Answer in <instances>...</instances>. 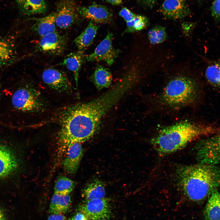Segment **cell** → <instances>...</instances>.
Listing matches in <instances>:
<instances>
[{
  "label": "cell",
  "instance_id": "obj_1",
  "mask_svg": "<svg viewBox=\"0 0 220 220\" xmlns=\"http://www.w3.org/2000/svg\"><path fill=\"white\" fill-rule=\"evenodd\" d=\"M137 84L134 76L126 72L119 81L102 95L69 107L64 120L68 134L81 142L91 138L98 131L106 115Z\"/></svg>",
  "mask_w": 220,
  "mask_h": 220
},
{
  "label": "cell",
  "instance_id": "obj_2",
  "mask_svg": "<svg viewBox=\"0 0 220 220\" xmlns=\"http://www.w3.org/2000/svg\"><path fill=\"white\" fill-rule=\"evenodd\" d=\"M176 177L184 195L193 201L204 200L220 186V169L213 165L181 166L176 171Z\"/></svg>",
  "mask_w": 220,
  "mask_h": 220
},
{
  "label": "cell",
  "instance_id": "obj_3",
  "mask_svg": "<svg viewBox=\"0 0 220 220\" xmlns=\"http://www.w3.org/2000/svg\"><path fill=\"white\" fill-rule=\"evenodd\" d=\"M218 130L212 126L183 122L161 129L151 142L158 154L164 156L183 148L200 137L215 134Z\"/></svg>",
  "mask_w": 220,
  "mask_h": 220
},
{
  "label": "cell",
  "instance_id": "obj_4",
  "mask_svg": "<svg viewBox=\"0 0 220 220\" xmlns=\"http://www.w3.org/2000/svg\"><path fill=\"white\" fill-rule=\"evenodd\" d=\"M160 93L159 103L166 108L177 110L196 102L199 92L198 82L188 68L173 70Z\"/></svg>",
  "mask_w": 220,
  "mask_h": 220
},
{
  "label": "cell",
  "instance_id": "obj_5",
  "mask_svg": "<svg viewBox=\"0 0 220 220\" xmlns=\"http://www.w3.org/2000/svg\"><path fill=\"white\" fill-rule=\"evenodd\" d=\"M13 106L16 109L26 112H36L44 110L45 103L40 93L29 84L19 88L12 98Z\"/></svg>",
  "mask_w": 220,
  "mask_h": 220
},
{
  "label": "cell",
  "instance_id": "obj_6",
  "mask_svg": "<svg viewBox=\"0 0 220 220\" xmlns=\"http://www.w3.org/2000/svg\"><path fill=\"white\" fill-rule=\"evenodd\" d=\"M79 210L90 220H110L111 216L110 200L105 197L85 200Z\"/></svg>",
  "mask_w": 220,
  "mask_h": 220
},
{
  "label": "cell",
  "instance_id": "obj_7",
  "mask_svg": "<svg viewBox=\"0 0 220 220\" xmlns=\"http://www.w3.org/2000/svg\"><path fill=\"white\" fill-rule=\"evenodd\" d=\"M67 43V37L56 31L41 38L35 50L37 52L47 55L59 56L65 50Z\"/></svg>",
  "mask_w": 220,
  "mask_h": 220
},
{
  "label": "cell",
  "instance_id": "obj_8",
  "mask_svg": "<svg viewBox=\"0 0 220 220\" xmlns=\"http://www.w3.org/2000/svg\"><path fill=\"white\" fill-rule=\"evenodd\" d=\"M77 7L75 0H59L56 5V25L66 29L78 22Z\"/></svg>",
  "mask_w": 220,
  "mask_h": 220
},
{
  "label": "cell",
  "instance_id": "obj_9",
  "mask_svg": "<svg viewBox=\"0 0 220 220\" xmlns=\"http://www.w3.org/2000/svg\"><path fill=\"white\" fill-rule=\"evenodd\" d=\"M197 157L200 163L213 165L220 163V133L198 145Z\"/></svg>",
  "mask_w": 220,
  "mask_h": 220
},
{
  "label": "cell",
  "instance_id": "obj_10",
  "mask_svg": "<svg viewBox=\"0 0 220 220\" xmlns=\"http://www.w3.org/2000/svg\"><path fill=\"white\" fill-rule=\"evenodd\" d=\"M113 34L109 32L92 53L86 56L87 61H103L109 65H112L121 52L115 49L112 45Z\"/></svg>",
  "mask_w": 220,
  "mask_h": 220
},
{
  "label": "cell",
  "instance_id": "obj_11",
  "mask_svg": "<svg viewBox=\"0 0 220 220\" xmlns=\"http://www.w3.org/2000/svg\"><path fill=\"white\" fill-rule=\"evenodd\" d=\"M42 77L46 84L57 91L68 93L72 90L67 76L61 70L54 68L46 69L42 72Z\"/></svg>",
  "mask_w": 220,
  "mask_h": 220
},
{
  "label": "cell",
  "instance_id": "obj_12",
  "mask_svg": "<svg viewBox=\"0 0 220 220\" xmlns=\"http://www.w3.org/2000/svg\"><path fill=\"white\" fill-rule=\"evenodd\" d=\"M77 11L82 17L96 24H105L112 20L113 14L106 6L96 3L87 6L77 7Z\"/></svg>",
  "mask_w": 220,
  "mask_h": 220
},
{
  "label": "cell",
  "instance_id": "obj_13",
  "mask_svg": "<svg viewBox=\"0 0 220 220\" xmlns=\"http://www.w3.org/2000/svg\"><path fill=\"white\" fill-rule=\"evenodd\" d=\"M12 38L0 35V69L9 66L19 59L15 42Z\"/></svg>",
  "mask_w": 220,
  "mask_h": 220
},
{
  "label": "cell",
  "instance_id": "obj_14",
  "mask_svg": "<svg viewBox=\"0 0 220 220\" xmlns=\"http://www.w3.org/2000/svg\"><path fill=\"white\" fill-rule=\"evenodd\" d=\"M160 11L166 17L174 20L183 18L190 13L185 1L181 0H164Z\"/></svg>",
  "mask_w": 220,
  "mask_h": 220
},
{
  "label": "cell",
  "instance_id": "obj_15",
  "mask_svg": "<svg viewBox=\"0 0 220 220\" xmlns=\"http://www.w3.org/2000/svg\"><path fill=\"white\" fill-rule=\"evenodd\" d=\"M18 161L9 148L0 145V179L9 175L18 166Z\"/></svg>",
  "mask_w": 220,
  "mask_h": 220
},
{
  "label": "cell",
  "instance_id": "obj_16",
  "mask_svg": "<svg viewBox=\"0 0 220 220\" xmlns=\"http://www.w3.org/2000/svg\"><path fill=\"white\" fill-rule=\"evenodd\" d=\"M67 156L64 159L63 166L64 170L68 173L76 172L82 159L83 149L81 143L77 142L68 147Z\"/></svg>",
  "mask_w": 220,
  "mask_h": 220
},
{
  "label": "cell",
  "instance_id": "obj_17",
  "mask_svg": "<svg viewBox=\"0 0 220 220\" xmlns=\"http://www.w3.org/2000/svg\"><path fill=\"white\" fill-rule=\"evenodd\" d=\"M20 12L26 16L43 14L48 10L46 0H15Z\"/></svg>",
  "mask_w": 220,
  "mask_h": 220
},
{
  "label": "cell",
  "instance_id": "obj_18",
  "mask_svg": "<svg viewBox=\"0 0 220 220\" xmlns=\"http://www.w3.org/2000/svg\"><path fill=\"white\" fill-rule=\"evenodd\" d=\"M99 27L96 23L90 20L86 28L74 40L78 51L84 52L93 43Z\"/></svg>",
  "mask_w": 220,
  "mask_h": 220
},
{
  "label": "cell",
  "instance_id": "obj_19",
  "mask_svg": "<svg viewBox=\"0 0 220 220\" xmlns=\"http://www.w3.org/2000/svg\"><path fill=\"white\" fill-rule=\"evenodd\" d=\"M56 12H53L45 17L36 19L32 27V31L41 38L56 31Z\"/></svg>",
  "mask_w": 220,
  "mask_h": 220
},
{
  "label": "cell",
  "instance_id": "obj_20",
  "mask_svg": "<svg viewBox=\"0 0 220 220\" xmlns=\"http://www.w3.org/2000/svg\"><path fill=\"white\" fill-rule=\"evenodd\" d=\"M85 57L84 52L78 50L66 55L62 63V65L73 72L77 86L80 70L82 64L86 61Z\"/></svg>",
  "mask_w": 220,
  "mask_h": 220
},
{
  "label": "cell",
  "instance_id": "obj_21",
  "mask_svg": "<svg viewBox=\"0 0 220 220\" xmlns=\"http://www.w3.org/2000/svg\"><path fill=\"white\" fill-rule=\"evenodd\" d=\"M90 79L97 89L100 90L110 86L112 84V76L107 68L98 65Z\"/></svg>",
  "mask_w": 220,
  "mask_h": 220
},
{
  "label": "cell",
  "instance_id": "obj_22",
  "mask_svg": "<svg viewBox=\"0 0 220 220\" xmlns=\"http://www.w3.org/2000/svg\"><path fill=\"white\" fill-rule=\"evenodd\" d=\"M204 215L205 220H220V192L217 190L209 196Z\"/></svg>",
  "mask_w": 220,
  "mask_h": 220
},
{
  "label": "cell",
  "instance_id": "obj_23",
  "mask_svg": "<svg viewBox=\"0 0 220 220\" xmlns=\"http://www.w3.org/2000/svg\"><path fill=\"white\" fill-rule=\"evenodd\" d=\"M71 204V198L69 194L54 193L51 200L49 212L51 214L63 215L69 210Z\"/></svg>",
  "mask_w": 220,
  "mask_h": 220
},
{
  "label": "cell",
  "instance_id": "obj_24",
  "mask_svg": "<svg viewBox=\"0 0 220 220\" xmlns=\"http://www.w3.org/2000/svg\"><path fill=\"white\" fill-rule=\"evenodd\" d=\"M105 190L103 183L98 180L91 181L84 188L82 196L85 200L92 199L104 198Z\"/></svg>",
  "mask_w": 220,
  "mask_h": 220
},
{
  "label": "cell",
  "instance_id": "obj_25",
  "mask_svg": "<svg viewBox=\"0 0 220 220\" xmlns=\"http://www.w3.org/2000/svg\"><path fill=\"white\" fill-rule=\"evenodd\" d=\"M75 187L74 182L64 176L59 177L57 180L54 187V193L67 195L71 193Z\"/></svg>",
  "mask_w": 220,
  "mask_h": 220
},
{
  "label": "cell",
  "instance_id": "obj_26",
  "mask_svg": "<svg viewBox=\"0 0 220 220\" xmlns=\"http://www.w3.org/2000/svg\"><path fill=\"white\" fill-rule=\"evenodd\" d=\"M127 28L122 34L137 32L143 29L149 24L148 18L143 16L136 15L134 18L126 22Z\"/></svg>",
  "mask_w": 220,
  "mask_h": 220
},
{
  "label": "cell",
  "instance_id": "obj_27",
  "mask_svg": "<svg viewBox=\"0 0 220 220\" xmlns=\"http://www.w3.org/2000/svg\"><path fill=\"white\" fill-rule=\"evenodd\" d=\"M149 42L155 45L164 42L167 37V34L164 27L157 25L153 27L148 32Z\"/></svg>",
  "mask_w": 220,
  "mask_h": 220
},
{
  "label": "cell",
  "instance_id": "obj_28",
  "mask_svg": "<svg viewBox=\"0 0 220 220\" xmlns=\"http://www.w3.org/2000/svg\"><path fill=\"white\" fill-rule=\"evenodd\" d=\"M205 75L208 82L216 86H220V63H215L207 68Z\"/></svg>",
  "mask_w": 220,
  "mask_h": 220
},
{
  "label": "cell",
  "instance_id": "obj_29",
  "mask_svg": "<svg viewBox=\"0 0 220 220\" xmlns=\"http://www.w3.org/2000/svg\"><path fill=\"white\" fill-rule=\"evenodd\" d=\"M211 14L217 20H220V0H213L211 8Z\"/></svg>",
  "mask_w": 220,
  "mask_h": 220
},
{
  "label": "cell",
  "instance_id": "obj_30",
  "mask_svg": "<svg viewBox=\"0 0 220 220\" xmlns=\"http://www.w3.org/2000/svg\"><path fill=\"white\" fill-rule=\"evenodd\" d=\"M119 14L126 22L131 20L136 16L135 13L126 7L123 8L119 11Z\"/></svg>",
  "mask_w": 220,
  "mask_h": 220
},
{
  "label": "cell",
  "instance_id": "obj_31",
  "mask_svg": "<svg viewBox=\"0 0 220 220\" xmlns=\"http://www.w3.org/2000/svg\"><path fill=\"white\" fill-rule=\"evenodd\" d=\"M68 220H90L82 213L79 212Z\"/></svg>",
  "mask_w": 220,
  "mask_h": 220
},
{
  "label": "cell",
  "instance_id": "obj_32",
  "mask_svg": "<svg viewBox=\"0 0 220 220\" xmlns=\"http://www.w3.org/2000/svg\"><path fill=\"white\" fill-rule=\"evenodd\" d=\"M47 220H66V218L62 214H51Z\"/></svg>",
  "mask_w": 220,
  "mask_h": 220
},
{
  "label": "cell",
  "instance_id": "obj_33",
  "mask_svg": "<svg viewBox=\"0 0 220 220\" xmlns=\"http://www.w3.org/2000/svg\"><path fill=\"white\" fill-rule=\"evenodd\" d=\"M142 2L149 7H152L156 2L157 0H141Z\"/></svg>",
  "mask_w": 220,
  "mask_h": 220
},
{
  "label": "cell",
  "instance_id": "obj_34",
  "mask_svg": "<svg viewBox=\"0 0 220 220\" xmlns=\"http://www.w3.org/2000/svg\"><path fill=\"white\" fill-rule=\"evenodd\" d=\"M107 2L113 5H119L122 3V0H105Z\"/></svg>",
  "mask_w": 220,
  "mask_h": 220
},
{
  "label": "cell",
  "instance_id": "obj_35",
  "mask_svg": "<svg viewBox=\"0 0 220 220\" xmlns=\"http://www.w3.org/2000/svg\"><path fill=\"white\" fill-rule=\"evenodd\" d=\"M0 220H6L4 213L0 208Z\"/></svg>",
  "mask_w": 220,
  "mask_h": 220
},
{
  "label": "cell",
  "instance_id": "obj_36",
  "mask_svg": "<svg viewBox=\"0 0 220 220\" xmlns=\"http://www.w3.org/2000/svg\"><path fill=\"white\" fill-rule=\"evenodd\" d=\"M198 1L200 2L203 1V0H197Z\"/></svg>",
  "mask_w": 220,
  "mask_h": 220
},
{
  "label": "cell",
  "instance_id": "obj_37",
  "mask_svg": "<svg viewBox=\"0 0 220 220\" xmlns=\"http://www.w3.org/2000/svg\"><path fill=\"white\" fill-rule=\"evenodd\" d=\"M0 90H1V84H0Z\"/></svg>",
  "mask_w": 220,
  "mask_h": 220
},
{
  "label": "cell",
  "instance_id": "obj_38",
  "mask_svg": "<svg viewBox=\"0 0 220 220\" xmlns=\"http://www.w3.org/2000/svg\"><path fill=\"white\" fill-rule=\"evenodd\" d=\"M181 0L183 1H185V0Z\"/></svg>",
  "mask_w": 220,
  "mask_h": 220
},
{
  "label": "cell",
  "instance_id": "obj_39",
  "mask_svg": "<svg viewBox=\"0 0 220 220\" xmlns=\"http://www.w3.org/2000/svg\"></svg>",
  "mask_w": 220,
  "mask_h": 220
}]
</instances>
